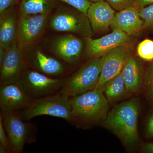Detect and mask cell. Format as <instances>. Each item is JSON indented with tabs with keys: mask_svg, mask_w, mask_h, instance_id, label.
Here are the masks:
<instances>
[{
	"mask_svg": "<svg viewBox=\"0 0 153 153\" xmlns=\"http://www.w3.org/2000/svg\"><path fill=\"white\" fill-rule=\"evenodd\" d=\"M140 109L137 98L115 105L105 117V127L112 132L130 149H134L139 142L138 121Z\"/></svg>",
	"mask_w": 153,
	"mask_h": 153,
	"instance_id": "1",
	"label": "cell"
},
{
	"mask_svg": "<svg viewBox=\"0 0 153 153\" xmlns=\"http://www.w3.org/2000/svg\"><path fill=\"white\" fill-rule=\"evenodd\" d=\"M104 93L103 88H101L70 97L71 116L70 122L88 124L104 118L108 108V101Z\"/></svg>",
	"mask_w": 153,
	"mask_h": 153,
	"instance_id": "2",
	"label": "cell"
},
{
	"mask_svg": "<svg viewBox=\"0 0 153 153\" xmlns=\"http://www.w3.org/2000/svg\"><path fill=\"white\" fill-rule=\"evenodd\" d=\"M19 112L27 121L40 116L47 115L60 118L70 122L71 116L70 97L59 92L35 99L30 106Z\"/></svg>",
	"mask_w": 153,
	"mask_h": 153,
	"instance_id": "3",
	"label": "cell"
},
{
	"mask_svg": "<svg viewBox=\"0 0 153 153\" xmlns=\"http://www.w3.org/2000/svg\"><path fill=\"white\" fill-rule=\"evenodd\" d=\"M11 152H23L25 145L36 141V128L23 118L19 111L1 114Z\"/></svg>",
	"mask_w": 153,
	"mask_h": 153,
	"instance_id": "4",
	"label": "cell"
},
{
	"mask_svg": "<svg viewBox=\"0 0 153 153\" xmlns=\"http://www.w3.org/2000/svg\"><path fill=\"white\" fill-rule=\"evenodd\" d=\"M101 71V57L91 58L66 81L60 92L70 97L80 95L94 89Z\"/></svg>",
	"mask_w": 153,
	"mask_h": 153,
	"instance_id": "5",
	"label": "cell"
},
{
	"mask_svg": "<svg viewBox=\"0 0 153 153\" xmlns=\"http://www.w3.org/2000/svg\"><path fill=\"white\" fill-rule=\"evenodd\" d=\"M66 79L52 77L25 68L18 82L28 95L35 99L60 92Z\"/></svg>",
	"mask_w": 153,
	"mask_h": 153,
	"instance_id": "6",
	"label": "cell"
},
{
	"mask_svg": "<svg viewBox=\"0 0 153 153\" xmlns=\"http://www.w3.org/2000/svg\"><path fill=\"white\" fill-rule=\"evenodd\" d=\"M50 27L55 31L79 34L90 37L92 30L86 15L82 12H73L66 8L59 9L50 20Z\"/></svg>",
	"mask_w": 153,
	"mask_h": 153,
	"instance_id": "7",
	"label": "cell"
},
{
	"mask_svg": "<svg viewBox=\"0 0 153 153\" xmlns=\"http://www.w3.org/2000/svg\"><path fill=\"white\" fill-rule=\"evenodd\" d=\"M48 16L42 14L20 16L16 41L21 51L30 47L42 36Z\"/></svg>",
	"mask_w": 153,
	"mask_h": 153,
	"instance_id": "8",
	"label": "cell"
},
{
	"mask_svg": "<svg viewBox=\"0 0 153 153\" xmlns=\"http://www.w3.org/2000/svg\"><path fill=\"white\" fill-rule=\"evenodd\" d=\"M128 44L116 47L101 57V73L94 89L102 88L106 82L121 72L129 56Z\"/></svg>",
	"mask_w": 153,
	"mask_h": 153,
	"instance_id": "9",
	"label": "cell"
},
{
	"mask_svg": "<svg viewBox=\"0 0 153 153\" xmlns=\"http://www.w3.org/2000/svg\"><path fill=\"white\" fill-rule=\"evenodd\" d=\"M33 100L18 82L0 85L1 114L26 109Z\"/></svg>",
	"mask_w": 153,
	"mask_h": 153,
	"instance_id": "10",
	"label": "cell"
},
{
	"mask_svg": "<svg viewBox=\"0 0 153 153\" xmlns=\"http://www.w3.org/2000/svg\"><path fill=\"white\" fill-rule=\"evenodd\" d=\"M22 52L16 41L7 50L5 58L0 67V85L19 82L26 66Z\"/></svg>",
	"mask_w": 153,
	"mask_h": 153,
	"instance_id": "11",
	"label": "cell"
},
{
	"mask_svg": "<svg viewBox=\"0 0 153 153\" xmlns=\"http://www.w3.org/2000/svg\"><path fill=\"white\" fill-rule=\"evenodd\" d=\"M130 36L122 32L115 30L98 39L85 38L86 52L91 58L101 57L108 52L121 45L128 44Z\"/></svg>",
	"mask_w": 153,
	"mask_h": 153,
	"instance_id": "12",
	"label": "cell"
},
{
	"mask_svg": "<svg viewBox=\"0 0 153 153\" xmlns=\"http://www.w3.org/2000/svg\"><path fill=\"white\" fill-rule=\"evenodd\" d=\"M83 49L82 41L73 35L58 37L52 45V51L57 57L69 64L76 63Z\"/></svg>",
	"mask_w": 153,
	"mask_h": 153,
	"instance_id": "13",
	"label": "cell"
},
{
	"mask_svg": "<svg viewBox=\"0 0 153 153\" xmlns=\"http://www.w3.org/2000/svg\"><path fill=\"white\" fill-rule=\"evenodd\" d=\"M139 10L134 6L119 11L115 15L111 25V30L122 31L129 36L137 34L143 29L144 24Z\"/></svg>",
	"mask_w": 153,
	"mask_h": 153,
	"instance_id": "14",
	"label": "cell"
},
{
	"mask_svg": "<svg viewBox=\"0 0 153 153\" xmlns=\"http://www.w3.org/2000/svg\"><path fill=\"white\" fill-rule=\"evenodd\" d=\"M31 69L52 77H57L66 73V68L59 60L46 55L40 50L35 51L25 59Z\"/></svg>",
	"mask_w": 153,
	"mask_h": 153,
	"instance_id": "15",
	"label": "cell"
},
{
	"mask_svg": "<svg viewBox=\"0 0 153 153\" xmlns=\"http://www.w3.org/2000/svg\"><path fill=\"white\" fill-rule=\"evenodd\" d=\"M114 16V9L104 0L91 3L87 13L91 28L95 32L107 30Z\"/></svg>",
	"mask_w": 153,
	"mask_h": 153,
	"instance_id": "16",
	"label": "cell"
},
{
	"mask_svg": "<svg viewBox=\"0 0 153 153\" xmlns=\"http://www.w3.org/2000/svg\"><path fill=\"white\" fill-rule=\"evenodd\" d=\"M127 92L136 93L143 83L142 67L134 57L129 56L121 71Z\"/></svg>",
	"mask_w": 153,
	"mask_h": 153,
	"instance_id": "17",
	"label": "cell"
},
{
	"mask_svg": "<svg viewBox=\"0 0 153 153\" xmlns=\"http://www.w3.org/2000/svg\"><path fill=\"white\" fill-rule=\"evenodd\" d=\"M17 27L16 15L8 12L1 17L0 47L7 50L15 41Z\"/></svg>",
	"mask_w": 153,
	"mask_h": 153,
	"instance_id": "18",
	"label": "cell"
},
{
	"mask_svg": "<svg viewBox=\"0 0 153 153\" xmlns=\"http://www.w3.org/2000/svg\"><path fill=\"white\" fill-rule=\"evenodd\" d=\"M53 7L52 0H22L20 16L49 15Z\"/></svg>",
	"mask_w": 153,
	"mask_h": 153,
	"instance_id": "19",
	"label": "cell"
},
{
	"mask_svg": "<svg viewBox=\"0 0 153 153\" xmlns=\"http://www.w3.org/2000/svg\"><path fill=\"white\" fill-rule=\"evenodd\" d=\"M104 93L108 100L114 102L127 92L121 72L103 85Z\"/></svg>",
	"mask_w": 153,
	"mask_h": 153,
	"instance_id": "20",
	"label": "cell"
},
{
	"mask_svg": "<svg viewBox=\"0 0 153 153\" xmlns=\"http://www.w3.org/2000/svg\"><path fill=\"white\" fill-rule=\"evenodd\" d=\"M137 51L138 56L143 60L152 61L153 60V41L145 39L138 44Z\"/></svg>",
	"mask_w": 153,
	"mask_h": 153,
	"instance_id": "21",
	"label": "cell"
},
{
	"mask_svg": "<svg viewBox=\"0 0 153 153\" xmlns=\"http://www.w3.org/2000/svg\"><path fill=\"white\" fill-rule=\"evenodd\" d=\"M0 153H12L8 137L4 127L1 115H0Z\"/></svg>",
	"mask_w": 153,
	"mask_h": 153,
	"instance_id": "22",
	"label": "cell"
},
{
	"mask_svg": "<svg viewBox=\"0 0 153 153\" xmlns=\"http://www.w3.org/2000/svg\"><path fill=\"white\" fill-rule=\"evenodd\" d=\"M140 15L144 21L143 29L153 27V4L140 9Z\"/></svg>",
	"mask_w": 153,
	"mask_h": 153,
	"instance_id": "23",
	"label": "cell"
},
{
	"mask_svg": "<svg viewBox=\"0 0 153 153\" xmlns=\"http://www.w3.org/2000/svg\"><path fill=\"white\" fill-rule=\"evenodd\" d=\"M66 3L87 16L88 10L91 2L88 0H59Z\"/></svg>",
	"mask_w": 153,
	"mask_h": 153,
	"instance_id": "24",
	"label": "cell"
},
{
	"mask_svg": "<svg viewBox=\"0 0 153 153\" xmlns=\"http://www.w3.org/2000/svg\"><path fill=\"white\" fill-rule=\"evenodd\" d=\"M112 8L117 11L134 6V0H105Z\"/></svg>",
	"mask_w": 153,
	"mask_h": 153,
	"instance_id": "25",
	"label": "cell"
},
{
	"mask_svg": "<svg viewBox=\"0 0 153 153\" xmlns=\"http://www.w3.org/2000/svg\"><path fill=\"white\" fill-rule=\"evenodd\" d=\"M145 83L149 97L153 102V63L148 69Z\"/></svg>",
	"mask_w": 153,
	"mask_h": 153,
	"instance_id": "26",
	"label": "cell"
},
{
	"mask_svg": "<svg viewBox=\"0 0 153 153\" xmlns=\"http://www.w3.org/2000/svg\"><path fill=\"white\" fill-rule=\"evenodd\" d=\"M19 0H0V15L1 17L17 4Z\"/></svg>",
	"mask_w": 153,
	"mask_h": 153,
	"instance_id": "27",
	"label": "cell"
},
{
	"mask_svg": "<svg viewBox=\"0 0 153 153\" xmlns=\"http://www.w3.org/2000/svg\"><path fill=\"white\" fill-rule=\"evenodd\" d=\"M146 134L148 138H153V113L148 120Z\"/></svg>",
	"mask_w": 153,
	"mask_h": 153,
	"instance_id": "28",
	"label": "cell"
},
{
	"mask_svg": "<svg viewBox=\"0 0 153 153\" xmlns=\"http://www.w3.org/2000/svg\"><path fill=\"white\" fill-rule=\"evenodd\" d=\"M134 6L139 10L153 4V0H134Z\"/></svg>",
	"mask_w": 153,
	"mask_h": 153,
	"instance_id": "29",
	"label": "cell"
},
{
	"mask_svg": "<svg viewBox=\"0 0 153 153\" xmlns=\"http://www.w3.org/2000/svg\"><path fill=\"white\" fill-rule=\"evenodd\" d=\"M142 149L143 152L153 153V143L145 144L143 146Z\"/></svg>",
	"mask_w": 153,
	"mask_h": 153,
	"instance_id": "30",
	"label": "cell"
},
{
	"mask_svg": "<svg viewBox=\"0 0 153 153\" xmlns=\"http://www.w3.org/2000/svg\"><path fill=\"white\" fill-rule=\"evenodd\" d=\"M7 50L0 47V67L2 65L6 55Z\"/></svg>",
	"mask_w": 153,
	"mask_h": 153,
	"instance_id": "31",
	"label": "cell"
},
{
	"mask_svg": "<svg viewBox=\"0 0 153 153\" xmlns=\"http://www.w3.org/2000/svg\"><path fill=\"white\" fill-rule=\"evenodd\" d=\"M91 3L97 2L100 1H103V0H88Z\"/></svg>",
	"mask_w": 153,
	"mask_h": 153,
	"instance_id": "32",
	"label": "cell"
}]
</instances>
